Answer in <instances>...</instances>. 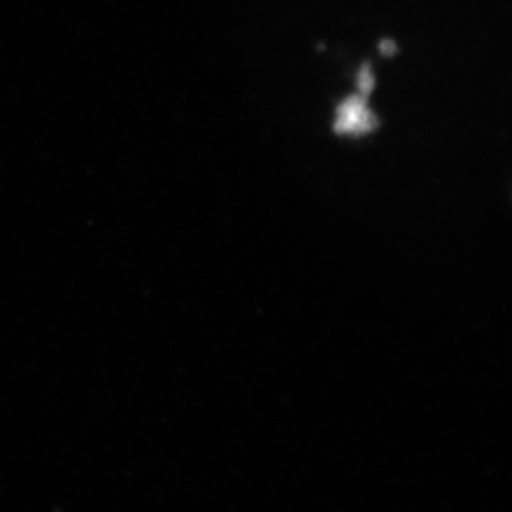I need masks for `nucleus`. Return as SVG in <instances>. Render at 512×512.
Masks as SVG:
<instances>
[{
	"label": "nucleus",
	"mask_w": 512,
	"mask_h": 512,
	"mask_svg": "<svg viewBox=\"0 0 512 512\" xmlns=\"http://www.w3.org/2000/svg\"><path fill=\"white\" fill-rule=\"evenodd\" d=\"M375 87V79H373L372 72H370L369 64H365L359 73V90L362 94H369Z\"/></svg>",
	"instance_id": "2"
},
{
	"label": "nucleus",
	"mask_w": 512,
	"mask_h": 512,
	"mask_svg": "<svg viewBox=\"0 0 512 512\" xmlns=\"http://www.w3.org/2000/svg\"><path fill=\"white\" fill-rule=\"evenodd\" d=\"M380 52H382L384 56L390 57L397 52V47L392 40H383V42L380 43Z\"/></svg>",
	"instance_id": "3"
},
{
	"label": "nucleus",
	"mask_w": 512,
	"mask_h": 512,
	"mask_svg": "<svg viewBox=\"0 0 512 512\" xmlns=\"http://www.w3.org/2000/svg\"><path fill=\"white\" fill-rule=\"evenodd\" d=\"M377 119L372 111L366 109L365 94L349 97L338 109V120L335 123L336 133H348L360 136L367 131L375 130Z\"/></svg>",
	"instance_id": "1"
}]
</instances>
